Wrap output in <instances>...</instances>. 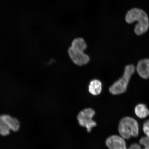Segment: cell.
Returning a JSON list of instances; mask_svg holds the SVG:
<instances>
[{"label": "cell", "instance_id": "obj_3", "mask_svg": "<svg viewBox=\"0 0 149 149\" xmlns=\"http://www.w3.org/2000/svg\"><path fill=\"white\" fill-rule=\"evenodd\" d=\"M135 69L133 65H129L126 66L122 77L110 87V92L113 95H116L125 92L130 78L135 72Z\"/></svg>", "mask_w": 149, "mask_h": 149}, {"label": "cell", "instance_id": "obj_9", "mask_svg": "<svg viewBox=\"0 0 149 149\" xmlns=\"http://www.w3.org/2000/svg\"><path fill=\"white\" fill-rule=\"evenodd\" d=\"M102 84L98 80H93L91 82L89 86V91L91 94L97 95L101 92Z\"/></svg>", "mask_w": 149, "mask_h": 149}, {"label": "cell", "instance_id": "obj_8", "mask_svg": "<svg viewBox=\"0 0 149 149\" xmlns=\"http://www.w3.org/2000/svg\"><path fill=\"white\" fill-rule=\"evenodd\" d=\"M136 70L140 77L143 79L149 78V59H144L140 61L137 65Z\"/></svg>", "mask_w": 149, "mask_h": 149}, {"label": "cell", "instance_id": "obj_13", "mask_svg": "<svg viewBox=\"0 0 149 149\" xmlns=\"http://www.w3.org/2000/svg\"><path fill=\"white\" fill-rule=\"evenodd\" d=\"M143 130L146 137L149 139V120L145 121L143 124Z\"/></svg>", "mask_w": 149, "mask_h": 149}, {"label": "cell", "instance_id": "obj_1", "mask_svg": "<svg viewBox=\"0 0 149 149\" xmlns=\"http://www.w3.org/2000/svg\"><path fill=\"white\" fill-rule=\"evenodd\" d=\"M127 23L131 24L137 21L135 32L137 35H141L148 31L149 27L148 16L146 13L141 9L133 8L128 11L126 16Z\"/></svg>", "mask_w": 149, "mask_h": 149}, {"label": "cell", "instance_id": "obj_11", "mask_svg": "<svg viewBox=\"0 0 149 149\" xmlns=\"http://www.w3.org/2000/svg\"><path fill=\"white\" fill-rule=\"evenodd\" d=\"M71 47L77 51L84 52L86 49L87 46L84 39L79 37L72 41Z\"/></svg>", "mask_w": 149, "mask_h": 149}, {"label": "cell", "instance_id": "obj_10", "mask_svg": "<svg viewBox=\"0 0 149 149\" xmlns=\"http://www.w3.org/2000/svg\"><path fill=\"white\" fill-rule=\"evenodd\" d=\"M135 112L136 116L141 119L146 118L149 115V110L144 104H139L136 106Z\"/></svg>", "mask_w": 149, "mask_h": 149}, {"label": "cell", "instance_id": "obj_7", "mask_svg": "<svg viewBox=\"0 0 149 149\" xmlns=\"http://www.w3.org/2000/svg\"><path fill=\"white\" fill-rule=\"evenodd\" d=\"M106 144L109 149H128L124 139L116 135L108 138Z\"/></svg>", "mask_w": 149, "mask_h": 149}, {"label": "cell", "instance_id": "obj_4", "mask_svg": "<svg viewBox=\"0 0 149 149\" xmlns=\"http://www.w3.org/2000/svg\"><path fill=\"white\" fill-rule=\"evenodd\" d=\"M19 121L8 115H0V134L3 136L8 135L10 130L17 132L19 129Z\"/></svg>", "mask_w": 149, "mask_h": 149}, {"label": "cell", "instance_id": "obj_2", "mask_svg": "<svg viewBox=\"0 0 149 149\" xmlns=\"http://www.w3.org/2000/svg\"><path fill=\"white\" fill-rule=\"evenodd\" d=\"M139 131L138 123L132 117H125L119 123L118 131L121 136L124 139H128L132 137H137Z\"/></svg>", "mask_w": 149, "mask_h": 149}, {"label": "cell", "instance_id": "obj_5", "mask_svg": "<svg viewBox=\"0 0 149 149\" xmlns=\"http://www.w3.org/2000/svg\"><path fill=\"white\" fill-rule=\"evenodd\" d=\"M95 113L94 110L87 108L80 112L78 115L77 119L80 125L86 128L88 132H91L92 128L96 126V123L92 120Z\"/></svg>", "mask_w": 149, "mask_h": 149}, {"label": "cell", "instance_id": "obj_6", "mask_svg": "<svg viewBox=\"0 0 149 149\" xmlns=\"http://www.w3.org/2000/svg\"><path fill=\"white\" fill-rule=\"evenodd\" d=\"M68 53L74 64L79 66L87 64L89 61L88 56L84 53V52L74 49L71 47L69 48Z\"/></svg>", "mask_w": 149, "mask_h": 149}, {"label": "cell", "instance_id": "obj_12", "mask_svg": "<svg viewBox=\"0 0 149 149\" xmlns=\"http://www.w3.org/2000/svg\"><path fill=\"white\" fill-rule=\"evenodd\" d=\"M139 144L133 143L128 149H149V139L145 137H141L139 140Z\"/></svg>", "mask_w": 149, "mask_h": 149}]
</instances>
